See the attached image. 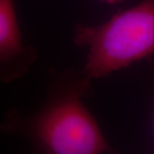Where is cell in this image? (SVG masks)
Listing matches in <instances>:
<instances>
[{"label":"cell","instance_id":"2","mask_svg":"<svg viewBox=\"0 0 154 154\" xmlns=\"http://www.w3.org/2000/svg\"><path fill=\"white\" fill-rule=\"evenodd\" d=\"M73 41L87 50L82 71L105 77L154 53V0L115 13L100 25L76 24Z\"/></svg>","mask_w":154,"mask_h":154},{"label":"cell","instance_id":"1","mask_svg":"<svg viewBox=\"0 0 154 154\" xmlns=\"http://www.w3.org/2000/svg\"><path fill=\"white\" fill-rule=\"evenodd\" d=\"M92 79L83 71L51 69L45 103L23 117L12 110L1 130L26 137L38 152L47 154L112 153L83 99L93 94Z\"/></svg>","mask_w":154,"mask_h":154},{"label":"cell","instance_id":"4","mask_svg":"<svg viewBox=\"0 0 154 154\" xmlns=\"http://www.w3.org/2000/svg\"><path fill=\"white\" fill-rule=\"evenodd\" d=\"M99 2H102V3H105L107 5H117V4H120L124 2L125 0H98Z\"/></svg>","mask_w":154,"mask_h":154},{"label":"cell","instance_id":"5","mask_svg":"<svg viewBox=\"0 0 154 154\" xmlns=\"http://www.w3.org/2000/svg\"><path fill=\"white\" fill-rule=\"evenodd\" d=\"M152 122H153V133H154V107H153V118H152Z\"/></svg>","mask_w":154,"mask_h":154},{"label":"cell","instance_id":"3","mask_svg":"<svg viewBox=\"0 0 154 154\" xmlns=\"http://www.w3.org/2000/svg\"><path fill=\"white\" fill-rule=\"evenodd\" d=\"M37 51L24 43L14 0H0V82L24 76L37 59Z\"/></svg>","mask_w":154,"mask_h":154}]
</instances>
